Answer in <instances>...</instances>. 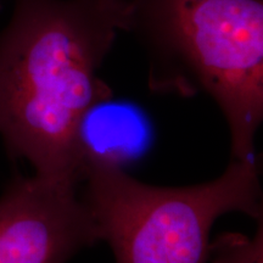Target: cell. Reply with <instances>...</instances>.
I'll return each mask as SVG.
<instances>
[{
	"mask_svg": "<svg viewBox=\"0 0 263 263\" xmlns=\"http://www.w3.org/2000/svg\"><path fill=\"white\" fill-rule=\"evenodd\" d=\"M98 241L77 180L33 174L0 196V263H66Z\"/></svg>",
	"mask_w": 263,
	"mask_h": 263,
	"instance_id": "obj_4",
	"label": "cell"
},
{
	"mask_svg": "<svg viewBox=\"0 0 263 263\" xmlns=\"http://www.w3.org/2000/svg\"><path fill=\"white\" fill-rule=\"evenodd\" d=\"M81 194L116 263H209L219 217L240 212L263 219L257 155L230 159L221 176L188 186L150 185L120 164L94 162L84 171Z\"/></svg>",
	"mask_w": 263,
	"mask_h": 263,
	"instance_id": "obj_3",
	"label": "cell"
},
{
	"mask_svg": "<svg viewBox=\"0 0 263 263\" xmlns=\"http://www.w3.org/2000/svg\"><path fill=\"white\" fill-rule=\"evenodd\" d=\"M128 33L159 94H205L224 117L230 159L256 156L263 122V0H128Z\"/></svg>",
	"mask_w": 263,
	"mask_h": 263,
	"instance_id": "obj_2",
	"label": "cell"
},
{
	"mask_svg": "<svg viewBox=\"0 0 263 263\" xmlns=\"http://www.w3.org/2000/svg\"><path fill=\"white\" fill-rule=\"evenodd\" d=\"M254 235L223 232L210 245L209 263H263V219Z\"/></svg>",
	"mask_w": 263,
	"mask_h": 263,
	"instance_id": "obj_5",
	"label": "cell"
},
{
	"mask_svg": "<svg viewBox=\"0 0 263 263\" xmlns=\"http://www.w3.org/2000/svg\"><path fill=\"white\" fill-rule=\"evenodd\" d=\"M3 2H4V0H0V11H2L3 9Z\"/></svg>",
	"mask_w": 263,
	"mask_h": 263,
	"instance_id": "obj_6",
	"label": "cell"
},
{
	"mask_svg": "<svg viewBox=\"0 0 263 263\" xmlns=\"http://www.w3.org/2000/svg\"><path fill=\"white\" fill-rule=\"evenodd\" d=\"M128 25V0H12L0 31V137L34 174L82 182V123L111 99L99 70Z\"/></svg>",
	"mask_w": 263,
	"mask_h": 263,
	"instance_id": "obj_1",
	"label": "cell"
}]
</instances>
